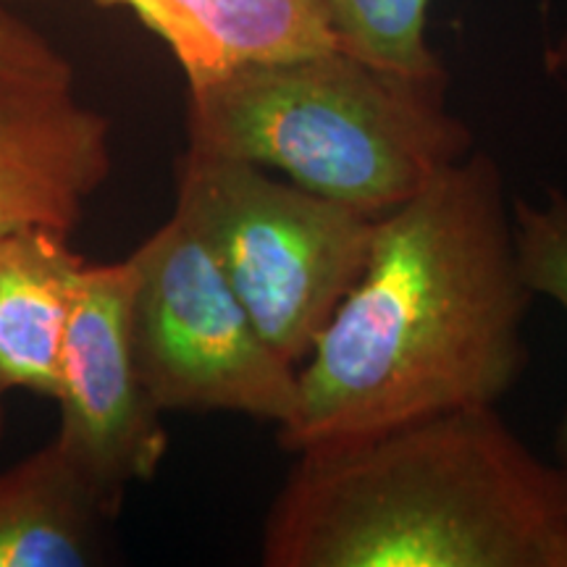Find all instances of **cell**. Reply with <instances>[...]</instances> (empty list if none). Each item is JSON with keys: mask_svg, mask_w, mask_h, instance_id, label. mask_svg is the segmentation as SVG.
I'll list each match as a JSON object with an SVG mask.
<instances>
[{"mask_svg": "<svg viewBox=\"0 0 567 567\" xmlns=\"http://www.w3.org/2000/svg\"><path fill=\"white\" fill-rule=\"evenodd\" d=\"M534 300L499 163L471 151L379 218L363 274L297 368L279 444L297 455L496 408L526 371Z\"/></svg>", "mask_w": 567, "mask_h": 567, "instance_id": "6da1fadb", "label": "cell"}, {"mask_svg": "<svg viewBox=\"0 0 567 567\" xmlns=\"http://www.w3.org/2000/svg\"><path fill=\"white\" fill-rule=\"evenodd\" d=\"M295 457L266 517V567H567V471L496 408Z\"/></svg>", "mask_w": 567, "mask_h": 567, "instance_id": "7a4b0ae2", "label": "cell"}, {"mask_svg": "<svg viewBox=\"0 0 567 567\" xmlns=\"http://www.w3.org/2000/svg\"><path fill=\"white\" fill-rule=\"evenodd\" d=\"M187 140L373 218L473 151L471 126L446 105V76L396 74L339 45L189 87Z\"/></svg>", "mask_w": 567, "mask_h": 567, "instance_id": "3957f363", "label": "cell"}, {"mask_svg": "<svg viewBox=\"0 0 567 567\" xmlns=\"http://www.w3.org/2000/svg\"><path fill=\"white\" fill-rule=\"evenodd\" d=\"M221 266L260 337L295 368L363 274L379 218L258 163L195 151L176 166V210Z\"/></svg>", "mask_w": 567, "mask_h": 567, "instance_id": "277c9868", "label": "cell"}, {"mask_svg": "<svg viewBox=\"0 0 567 567\" xmlns=\"http://www.w3.org/2000/svg\"><path fill=\"white\" fill-rule=\"evenodd\" d=\"M132 260L134 358L155 408L287 423L297 368L260 337L200 234L174 213Z\"/></svg>", "mask_w": 567, "mask_h": 567, "instance_id": "5b68a950", "label": "cell"}, {"mask_svg": "<svg viewBox=\"0 0 567 567\" xmlns=\"http://www.w3.org/2000/svg\"><path fill=\"white\" fill-rule=\"evenodd\" d=\"M137 268L87 264L74 295L61 352V425L55 439L113 507L126 486L153 478L166 457L161 410L134 358L132 302Z\"/></svg>", "mask_w": 567, "mask_h": 567, "instance_id": "8992f818", "label": "cell"}, {"mask_svg": "<svg viewBox=\"0 0 567 567\" xmlns=\"http://www.w3.org/2000/svg\"><path fill=\"white\" fill-rule=\"evenodd\" d=\"M109 172V122L71 92L0 101V243L27 229L69 234Z\"/></svg>", "mask_w": 567, "mask_h": 567, "instance_id": "52a82bcc", "label": "cell"}, {"mask_svg": "<svg viewBox=\"0 0 567 567\" xmlns=\"http://www.w3.org/2000/svg\"><path fill=\"white\" fill-rule=\"evenodd\" d=\"M130 9L174 53L187 87L260 61L337 48L321 0H95Z\"/></svg>", "mask_w": 567, "mask_h": 567, "instance_id": "ba28073f", "label": "cell"}, {"mask_svg": "<svg viewBox=\"0 0 567 567\" xmlns=\"http://www.w3.org/2000/svg\"><path fill=\"white\" fill-rule=\"evenodd\" d=\"M116 513L53 439L0 471V567L101 565Z\"/></svg>", "mask_w": 567, "mask_h": 567, "instance_id": "9c48e42d", "label": "cell"}, {"mask_svg": "<svg viewBox=\"0 0 567 567\" xmlns=\"http://www.w3.org/2000/svg\"><path fill=\"white\" fill-rule=\"evenodd\" d=\"M87 260L55 229L0 243V392L59 396L61 352Z\"/></svg>", "mask_w": 567, "mask_h": 567, "instance_id": "30bf717a", "label": "cell"}, {"mask_svg": "<svg viewBox=\"0 0 567 567\" xmlns=\"http://www.w3.org/2000/svg\"><path fill=\"white\" fill-rule=\"evenodd\" d=\"M431 0H321L339 48L408 76H446L425 38Z\"/></svg>", "mask_w": 567, "mask_h": 567, "instance_id": "8fae6325", "label": "cell"}, {"mask_svg": "<svg viewBox=\"0 0 567 567\" xmlns=\"http://www.w3.org/2000/svg\"><path fill=\"white\" fill-rule=\"evenodd\" d=\"M513 226L523 281L536 297H549L567 313V193L549 187L542 203L517 197ZM555 452L567 471V410L557 425Z\"/></svg>", "mask_w": 567, "mask_h": 567, "instance_id": "7c38bea8", "label": "cell"}, {"mask_svg": "<svg viewBox=\"0 0 567 567\" xmlns=\"http://www.w3.org/2000/svg\"><path fill=\"white\" fill-rule=\"evenodd\" d=\"M71 82L74 71L59 48L0 6V101L51 95Z\"/></svg>", "mask_w": 567, "mask_h": 567, "instance_id": "4fadbf2b", "label": "cell"}, {"mask_svg": "<svg viewBox=\"0 0 567 567\" xmlns=\"http://www.w3.org/2000/svg\"><path fill=\"white\" fill-rule=\"evenodd\" d=\"M547 63H549L551 71H557V74L567 76V30L559 34V40L549 48Z\"/></svg>", "mask_w": 567, "mask_h": 567, "instance_id": "5bb4252c", "label": "cell"}, {"mask_svg": "<svg viewBox=\"0 0 567 567\" xmlns=\"http://www.w3.org/2000/svg\"><path fill=\"white\" fill-rule=\"evenodd\" d=\"M0 400H3V392H0ZM0 434H3V402H0Z\"/></svg>", "mask_w": 567, "mask_h": 567, "instance_id": "9a60e30c", "label": "cell"}]
</instances>
